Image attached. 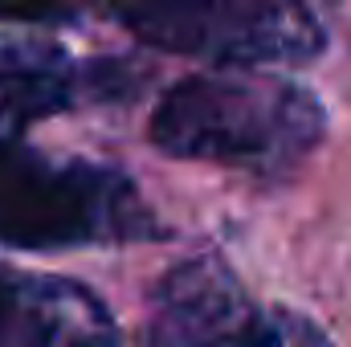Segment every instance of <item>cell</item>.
<instances>
[{
  "label": "cell",
  "mask_w": 351,
  "mask_h": 347,
  "mask_svg": "<svg viewBox=\"0 0 351 347\" xmlns=\"http://www.w3.org/2000/svg\"><path fill=\"white\" fill-rule=\"evenodd\" d=\"M152 143L176 160L237 168H286L323 135V106L311 90L265 74H196L176 82L147 127Z\"/></svg>",
  "instance_id": "cell-1"
},
{
  "label": "cell",
  "mask_w": 351,
  "mask_h": 347,
  "mask_svg": "<svg viewBox=\"0 0 351 347\" xmlns=\"http://www.w3.org/2000/svg\"><path fill=\"white\" fill-rule=\"evenodd\" d=\"M70 0H0L4 21H62Z\"/></svg>",
  "instance_id": "cell-7"
},
{
  "label": "cell",
  "mask_w": 351,
  "mask_h": 347,
  "mask_svg": "<svg viewBox=\"0 0 351 347\" xmlns=\"http://www.w3.org/2000/svg\"><path fill=\"white\" fill-rule=\"evenodd\" d=\"M156 233L143 200L119 172L82 160H49L0 135V241L16 250H66Z\"/></svg>",
  "instance_id": "cell-2"
},
{
  "label": "cell",
  "mask_w": 351,
  "mask_h": 347,
  "mask_svg": "<svg viewBox=\"0 0 351 347\" xmlns=\"http://www.w3.org/2000/svg\"><path fill=\"white\" fill-rule=\"evenodd\" d=\"M0 347H119L106 307L74 282H25Z\"/></svg>",
  "instance_id": "cell-5"
},
{
  "label": "cell",
  "mask_w": 351,
  "mask_h": 347,
  "mask_svg": "<svg viewBox=\"0 0 351 347\" xmlns=\"http://www.w3.org/2000/svg\"><path fill=\"white\" fill-rule=\"evenodd\" d=\"M123 29L156 49L233 66H302L319 58L323 29L306 0H98Z\"/></svg>",
  "instance_id": "cell-3"
},
{
  "label": "cell",
  "mask_w": 351,
  "mask_h": 347,
  "mask_svg": "<svg viewBox=\"0 0 351 347\" xmlns=\"http://www.w3.org/2000/svg\"><path fill=\"white\" fill-rule=\"evenodd\" d=\"M86 94V74L58 53L12 45L0 49V127H21L74 106Z\"/></svg>",
  "instance_id": "cell-6"
},
{
  "label": "cell",
  "mask_w": 351,
  "mask_h": 347,
  "mask_svg": "<svg viewBox=\"0 0 351 347\" xmlns=\"http://www.w3.org/2000/svg\"><path fill=\"white\" fill-rule=\"evenodd\" d=\"M147 339L152 347H286V335L258 315L237 278L213 258L164 278Z\"/></svg>",
  "instance_id": "cell-4"
},
{
  "label": "cell",
  "mask_w": 351,
  "mask_h": 347,
  "mask_svg": "<svg viewBox=\"0 0 351 347\" xmlns=\"http://www.w3.org/2000/svg\"><path fill=\"white\" fill-rule=\"evenodd\" d=\"M286 327H290V339L286 347H331L311 323H302V319H286Z\"/></svg>",
  "instance_id": "cell-8"
},
{
  "label": "cell",
  "mask_w": 351,
  "mask_h": 347,
  "mask_svg": "<svg viewBox=\"0 0 351 347\" xmlns=\"http://www.w3.org/2000/svg\"><path fill=\"white\" fill-rule=\"evenodd\" d=\"M21 286H25V282H12V278L0 270V327H4L8 315H12V307H16V298H21Z\"/></svg>",
  "instance_id": "cell-9"
}]
</instances>
